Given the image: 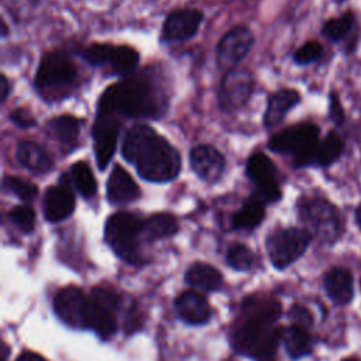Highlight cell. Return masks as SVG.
<instances>
[{"mask_svg": "<svg viewBox=\"0 0 361 361\" xmlns=\"http://www.w3.org/2000/svg\"><path fill=\"white\" fill-rule=\"evenodd\" d=\"M8 34V28H7V24L4 20H1V37H6Z\"/></svg>", "mask_w": 361, "mask_h": 361, "instance_id": "obj_41", "label": "cell"}, {"mask_svg": "<svg viewBox=\"0 0 361 361\" xmlns=\"http://www.w3.org/2000/svg\"><path fill=\"white\" fill-rule=\"evenodd\" d=\"M329 117L337 127L344 123V117H345L338 94L334 90H331L329 94Z\"/></svg>", "mask_w": 361, "mask_h": 361, "instance_id": "obj_36", "label": "cell"}, {"mask_svg": "<svg viewBox=\"0 0 361 361\" xmlns=\"http://www.w3.org/2000/svg\"><path fill=\"white\" fill-rule=\"evenodd\" d=\"M334 1H336V3H343L344 0H334Z\"/></svg>", "mask_w": 361, "mask_h": 361, "instance_id": "obj_44", "label": "cell"}, {"mask_svg": "<svg viewBox=\"0 0 361 361\" xmlns=\"http://www.w3.org/2000/svg\"><path fill=\"white\" fill-rule=\"evenodd\" d=\"M8 217L20 231L23 233L32 231L35 224V212L30 206L20 204L13 207L8 213Z\"/></svg>", "mask_w": 361, "mask_h": 361, "instance_id": "obj_34", "label": "cell"}, {"mask_svg": "<svg viewBox=\"0 0 361 361\" xmlns=\"http://www.w3.org/2000/svg\"><path fill=\"white\" fill-rule=\"evenodd\" d=\"M282 341L292 358H300L312 351V340L305 327L289 326L282 330Z\"/></svg>", "mask_w": 361, "mask_h": 361, "instance_id": "obj_28", "label": "cell"}, {"mask_svg": "<svg viewBox=\"0 0 361 361\" xmlns=\"http://www.w3.org/2000/svg\"><path fill=\"white\" fill-rule=\"evenodd\" d=\"M300 220L323 243H333L341 234V220L334 204L323 197H302L298 204Z\"/></svg>", "mask_w": 361, "mask_h": 361, "instance_id": "obj_6", "label": "cell"}, {"mask_svg": "<svg viewBox=\"0 0 361 361\" xmlns=\"http://www.w3.org/2000/svg\"><path fill=\"white\" fill-rule=\"evenodd\" d=\"M355 24V17L351 11L341 14L337 18H330L322 27V34L331 42H338L350 34Z\"/></svg>", "mask_w": 361, "mask_h": 361, "instance_id": "obj_31", "label": "cell"}, {"mask_svg": "<svg viewBox=\"0 0 361 361\" xmlns=\"http://www.w3.org/2000/svg\"><path fill=\"white\" fill-rule=\"evenodd\" d=\"M118 307V298L116 293L94 288L89 296V327L104 340L110 338L117 330L116 310Z\"/></svg>", "mask_w": 361, "mask_h": 361, "instance_id": "obj_10", "label": "cell"}, {"mask_svg": "<svg viewBox=\"0 0 361 361\" xmlns=\"http://www.w3.org/2000/svg\"><path fill=\"white\" fill-rule=\"evenodd\" d=\"M322 55H323L322 45L317 41H309L295 51L293 61L298 65H307L320 59Z\"/></svg>", "mask_w": 361, "mask_h": 361, "instance_id": "obj_35", "label": "cell"}, {"mask_svg": "<svg viewBox=\"0 0 361 361\" xmlns=\"http://www.w3.org/2000/svg\"><path fill=\"white\" fill-rule=\"evenodd\" d=\"M202 20H203V14L199 10L185 8V10L172 11L165 18V23L162 25L161 39L165 42L186 41L195 37Z\"/></svg>", "mask_w": 361, "mask_h": 361, "instance_id": "obj_16", "label": "cell"}, {"mask_svg": "<svg viewBox=\"0 0 361 361\" xmlns=\"http://www.w3.org/2000/svg\"><path fill=\"white\" fill-rule=\"evenodd\" d=\"M289 317L290 320L296 324V326H300V327H309L312 326L313 323V317H312V313L305 307V306H300V305H293L289 310Z\"/></svg>", "mask_w": 361, "mask_h": 361, "instance_id": "obj_38", "label": "cell"}, {"mask_svg": "<svg viewBox=\"0 0 361 361\" xmlns=\"http://www.w3.org/2000/svg\"><path fill=\"white\" fill-rule=\"evenodd\" d=\"M355 220H357V223H358V226L361 228V207L355 212Z\"/></svg>", "mask_w": 361, "mask_h": 361, "instance_id": "obj_42", "label": "cell"}, {"mask_svg": "<svg viewBox=\"0 0 361 361\" xmlns=\"http://www.w3.org/2000/svg\"><path fill=\"white\" fill-rule=\"evenodd\" d=\"M243 309V319L234 329L233 345L238 353L250 354L258 361L274 358L282 340V330L272 327L281 314L279 303L272 299L250 298Z\"/></svg>", "mask_w": 361, "mask_h": 361, "instance_id": "obj_2", "label": "cell"}, {"mask_svg": "<svg viewBox=\"0 0 361 361\" xmlns=\"http://www.w3.org/2000/svg\"><path fill=\"white\" fill-rule=\"evenodd\" d=\"M324 289L333 302L338 305L348 303L354 295L351 272L341 267L331 268L324 276Z\"/></svg>", "mask_w": 361, "mask_h": 361, "instance_id": "obj_23", "label": "cell"}, {"mask_svg": "<svg viewBox=\"0 0 361 361\" xmlns=\"http://www.w3.org/2000/svg\"><path fill=\"white\" fill-rule=\"evenodd\" d=\"M175 307L180 319L189 324H203L210 317L207 299L195 290H186L176 298Z\"/></svg>", "mask_w": 361, "mask_h": 361, "instance_id": "obj_20", "label": "cell"}, {"mask_svg": "<svg viewBox=\"0 0 361 361\" xmlns=\"http://www.w3.org/2000/svg\"><path fill=\"white\" fill-rule=\"evenodd\" d=\"M319 145V127L312 123H302L285 128L272 135L268 148L276 154L293 157L295 168H305L314 164Z\"/></svg>", "mask_w": 361, "mask_h": 361, "instance_id": "obj_4", "label": "cell"}, {"mask_svg": "<svg viewBox=\"0 0 361 361\" xmlns=\"http://www.w3.org/2000/svg\"><path fill=\"white\" fill-rule=\"evenodd\" d=\"M190 168L206 182H217L224 171L226 161L223 155L212 145H196L189 154Z\"/></svg>", "mask_w": 361, "mask_h": 361, "instance_id": "obj_17", "label": "cell"}, {"mask_svg": "<svg viewBox=\"0 0 361 361\" xmlns=\"http://www.w3.org/2000/svg\"><path fill=\"white\" fill-rule=\"evenodd\" d=\"M264 199L261 196L252 195L248 197L243 207L233 214L231 224L237 230H251L257 227L265 216V206H264Z\"/></svg>", "mask_w": 361, "mask_h": 361, "instance_id": "obj_25", "label": "cell"}, {"mask_svg": "<svg viewBox=\"0 0 361 361\" xmlns=\"http://www.w3.org/2000/svg\"><path fill=\"white\" fill-rule=\"evenodd\" d=\"M168 100L158 85L144 78H128L109 86L97 103V114L157 120L166 111Z\"/></svg>", "mask_w": 361, "mask_h": 361, "instance_id": "obj_3", "label": "cell"}, {"mask_svg": "<svg viewBox=\"0 0 361 361\" xmlns=\"http://www.w3.org/2000/svg\"><path fill=\"white\" fill-rule=\"evenodd\" d=\"M71 176H72V182H73L75 188L83 197L89 199L96 195L97 183H96L92 169L89 168V165L86 162H83V161L75 162L71 168Z\"/></svg>", "mask_w": 361, "mask_h": 361, "instance_id": "obj_30", "label": "cell"}, {"mask_svg": "<svg viewBox=\"0 0 361 361\" xmlns=\"http://www.w3.org/2000/svg\"><path fill=\"white\" fill-rule=\"evenodd\" d=\"M140 195L141 190L131 175L120 165H114L107 180L109 202L113 204H126L137 200Z\"/></svg>", "mask_w": 361, "mask_h": 361, "instance_id": "obj_18", "label": "cell"}, {"mask_svg": "<svg viewBox=\"0 0 361 361\" xmlns=\"http://www.w3.org/2000/svg\"><path fill=\"white\" fill-rule=\"evenodd\" d=\"M312 240L306 228H278L267 237V252L275 268L283 269L295 262L307 248Z\"/></svg>", "mask_w": 361, "mask_h": 361, "instance_id": "obj_7", "label": "cell"}, {"mask_svg": "<svg viewBox=\"0 0 361 361\" xmlns=\"http://www.w3.org/2000/svg\"><path fill=\"white\" fill-rule=\"evenodd\" d=\"M300 102V94L293 89H281L275 92L267 104L264 114V124L268 128H272L282 123L288 111H290Z\"/></svg>", "mask_w": 361, "mask_h": 361, "instance_id": "obj_21", "label": "cell"}, {"mask_svg": "<svg viewBox=\"0 0 361 361\" xmlns=\"http://www.w3.org/2000/svg\"><path fill=\"white\" fill-rule=\"evenodd\" d=\"M121 154L148 182L173 180L182 168L178 151L147 124H135L126 133Z\"/></svg>", "mask_w": 361, "mask_h": 361, "instance_id": "obj_1", "label": "cell"}, {"mask_svg": "<svg viewBox=\"0 0 361 361\" xmlns=\"http://www.w3.org/2000/svg\"><path fill=\"white\" fill-rule=\"evenodd\" d=\"M179 230L176 219L169 213H158L147 219L142 224L141 237L148 241L171 237Z\"/></svg>", "mask_w": 361, "mask_h": 361, "instance_id": "obj_27", "label": "cell"}, {"mask_svg": "<svg viewBox=\"0 0 361 361\" xmlns=\"http://www.w3.org/2000/svg\"><path fill=\"white\" fill-rule=\"evenodd\" d=\"M17 161L35 175L45 173L52 168V158L39 144L34 141H21L17 145Z\"/></svg>", "mask_w": 361, "mask_h": 361, "instance_id": "obj_22", "label": "cell"}, {"mask_svg": "<svg viewBox=\"0 0 361 361\" xmlns=\"http://www.w3.org/2000/svg\"><path fill=\"white\" fill-rule=\"evenodd\" d=\"M344 151V141L336 131H329L327 135L319 142L314 164L319 166H330L334 164Z\"/></svg>", "mask_w": 361, "mask_h": 361, "instance_id": "obj_29", "label": "cell"}, {"mask_svg": "<svg viewBox=\"0 0 361 361\" xmlns=\"http://www.w3.org/2000/svg\"><path fill=\"white\" fill-rule=\"evenodd\" d=\"M10 118L11 121L20 127V128H30V127H34L37 124V120L35 117L31 114V111L25 107H17L11 111L10 114Z\"/></svg>", "mask_w": 361, "mask_h": 361, "instance_id": "obj_37", "label": "cell"}, {"mask_svg": "<svg viewBox=\"0 0 361 361\" xmlns=\"http://www.w3.org/2000/svg\"><path fill=\"white\" fill-rule=\"evenodd\" d=\"M227 262L237 271H248L254 265V254L244 244H233L227 251Z\"/></svg>", "mask_w": 361, "mask_h": 361, "instance_id": "obj_33", "label": "cell"}, {"mask_svg": "<svg viewBox=\"0 0 361 361\" xmlns=\"http://www.w3.org/2000/svg\"><path fill=\"white\" fill-rule=\"evenodd\" d=\"M245 172L265 202H278L281 199L278 169L264 152H255L247 159Z\"/></svg>", "mask_w": 361, "mask_h": 361, "instance_id": "obj_13", "label": "cell"}, {"mask_svg": "<svg viewBox=\"0 0 361 361\" xmlns=\"http://www.w3.org/2000/svg\"><path fill=\"white\" fill-rule=\"evenodd\" d=\"M82 58L93 66H107L111 75H128L138 63V52L126 45L92 44L80 51Z\"/></svg>", "mask_w": 361, "mask_h": 361, "instance_id": "obj_9", "label": "cell"}, {"mask_svg": "<svg viewBox=\"0 0 361 361\" xmlns=\"http://www.w3.org/2000/svg\"><path fill=\"white\" fill-rule=\"evenodd\" d=\"M3 186L23 202H31L38 195L37 185L17 176H6L3 180Z\"/></svg>", "mask_w": 361, "mask_h": 361, "instance_id": "obj_32", "label": "cell"}, {"mask_svg": "<svg viewBox=\"0 0 361 361\" xmlns=\"http://www.w3.org/2000/svg\"><path fill=\"white\" fill-rule=\"evenodd\" d=\"M54 310L72 329L89 327V298L78 286L61 289L54 299Z\"/></svg>", "mask_w": 361, "mask_h": 361, "instance_id": "obj_11", "label": "cell"}, {"mask_svg": "<svg viewBox=\"0 0 361 361\" xmlns=\"http://www.w3.org/2000/svg\"><path fill=\"white\" fill-rule=\"evenodd\" d=\"M48 131L68 149L76 147L79 133H80V121L73 116H58L48 121Z\"/></svg>", "mask_w": 361, "mask_h": 361, "instance_id": "obj_26", "label": "cell"}, {"mask_svg": "<svg viewBox=\"0 0 361 361\" xmlns=\"http://www.w3.org/2000/svg\"><path fill=\"white\" fill-rule=\"evenodd\" d=\"M75 210V197L69 188L55 185L48 188L44 197V216L48 221L56 223L69 217Z\"/></svg>", "mask_w": 361, "mask_h": 361, "instance_id": "obj_19", "label": "cell"}, {"mask_svg": "<svg viewBox=\"0 0 361 361\" xmlns=\"http://www.w3.org/2000/svg\"><path fill=\"white\" fill-rule=\"evenodd\" d=\"M343 361H360V360H357V358H345Z\"/></svg>", "mask_w": 361, "mask_h": 361, "instance_id": "obj_43", "label": "cell"}, {"mask_svg": "<svg viewBox=\"0 0 361 361\" xmlns=\"http://www.w3.org/2000/svg\"><path fill=\"white\" fill-rule=\"evenodd\" d=\"M254 89V76L247 69H233L223 78L219 87V107L231 113L241 109Z\"/></svg>", "mask_w": 361, "mask_h": 361, "instance_id": "obj_12", "label": "cell"}, {"mask_svg": "<svg viewBox=\"0 0 361 361\" xmlns=\"http://www.w3.org/2000/svg\"><path fill=\"white\" fill-rule=\"evenodd\" d=\"M78 79V71L72 59L63 51H52L42 56L35 75V87L39 92L68 89Z\"/></svg>", "mask_w": 361, "mask_h": 361, "instance_id": "obj_8", "label": "cell"}, {"mask_svg": "<svg viewBox=\"0 0 361 361\" xmlns=\"http://www.w3.org/2000/svg\"><path fill=\"white\" fill-rule=\"evenodd\" d=\"M185 279L190 286L204 292L217 290L223 285L221 274L214 267L203 262H196L189 267Z\"/></svg>", "mask_w": 361, "mask_h": 361, "instance_id": "obj_24", "label": "cell"}, {"mask_svg": "<svg viewBox=\"0 0 361 361\" xmlns=\"http://www.w3.org/2000/svg\"><path fill=\"white\" fill-rule=\"evenodd\" d=\"M16 361H47L44 357H41L39 354L37 353H32V351H23Z\"/></svg>", "mask_w": 361, "mask_h": 361, "instance_id": "obj_39", "label": "cell"}, {"mask_svg": "<svg viewBox=\"0 0 361 361\" xmlns=\"http://www.w3.org/2000/svg\"><path fill=\"white\" fill-rule=\"evenodd\" d=\"M10 93V83L4 75L0 76V100L4 102Z\"/></svg>", "mask_w": 361, "mask_h": 361, "instance_id": "obj_40", "label": "cell"}, {"mask_svg": "<svg viewBox=\"0 0 361 361\" xmlns=\"http://www.w3.org/2000/svg\"><path fill=\"white\" fill-rule=\"evenodd\" d=\"M120 127H121V123L116 116L97 114L96 117L92 135H93L94 157H96L97 168L100 171L107 168V165L110 164L114 155Z\"/></svg>", "mask_w": 361, "mask_h": 361, "instance_id": "obj_14", "label": "cell"}, {"mask_svg": "<svg viewBox=\"0 0 361 361\" xmlns=\"http://www.w3.org/2000/svg\"><path fill=\"white\" fill-rule=\"evenodd\" d=\"M144 221L130 212L111 214L104 227V238L113 251L127 262H135L138 257V238Z\"/></svg>", "mask_w": 361, "mask_h": 361, "instance_id": "obj_5", "label": "cell"}, {"mask_svg": "<svg viewBox=\"0 0 361 361\" xmlns=\"http://www.w3.org/2000/svg\"><path fill=\"white\" fill-rule=\"evenodd\" d=\"M254 35L245 25H237L223 35L217 45V62L221 68L235 66L252 48Z\"/></svg>", "mask_w": 361, "mask_h": 361, "instance_id": "obj_15", "label": "cell"}]
</instances>
